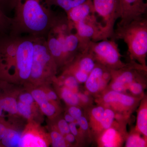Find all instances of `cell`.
<instances>
[{"label":"cell","mask_w":147,"mask_h":147,"mask_svg":"<svg viewBox=\"0 0 147 147\" xmlns=\"http://www.w3.org/2000/svg\"><path fill=\"white\" fill-rule=\"evenodd\" d=\"M80 100V104L83 105H87L90 103V98L86 94L77 93Z\"/></svg>","instance_id":"33"},{"label":"cell","mask_w":147,"mask_h":147,"mask_svg":"<svg viewBox=\"0 0 147 147\" xmlns=\"http://www.w3.org/2000/svg\"><path fill=\"white\" fill-rule=\"evenodd\" d=\"M136 130L147 138V103L146 98L143 99L138 110Z\"/></svg>","instance_id":"12"},{"label":"cell","mask_w":147,"mask_h":147,"mask_svg":"<svg viewBox=\"0 0 147 147\" xmlns=\"http://www.w3.org/2000/svg\"><path fill=\"white\" fill-rule=\"evenodd\" d=\"M83 132H87L90 130V125L86 117L82 116L76 121Z\"/></svg>","instance_id":"29"},{"label":"cell","mask_w":147,"mask_h":147,"mask_svg":"<svg viewBox=\"0 0 147 147\" xmlns=\"http://www.w3.org/2000/svg\"><path fill=\"white\" fill-rule=\"evenodd\" d=\"M45 39L57 67L67 65L88 46L79 38L66 14L62 13H57Z\"/></svg>","instance_id":"2"},{"label":"cell","mask_w":147,"mask_h":147,"mask_svg":"<svg viewBox=\"0 0 147 147\" xmlns=\"http://www.w3.org/2000/svg\"><path fill=\"white\" fill-rule=\"evenodd\" d=\"M115 115L116 113L113 109L105 108L102 119L93 133L97 137L103 131L110 128L115 122Z\"/></svg>","instance_id":"13"},{"label":"cell","mask_w":147,"mask_h":147,"mask_svg":"<svg viewBox=\"0 0 147 147\" xmlns=\"http://www.w3.org/2000/svg\"><path fill=\"white\" fill-rule=\"evenodd\" d=\"M96 15L103 26L106 39L114 40L115 24L120 17L118 0H92Z\"/></svg>","instance_id":"6"},{"label":"cell","mask_w":147,"mask_h":147,"mask_svg":"<svg viewBox=\"0 0 147 147\" xmlns=\"http://www.w3.org/2000/svg\"><path fill=\"white\" fill-rule=\"evenodd\" d=\"M48 0H15L9 34L46 38L57 13Z\"/></svg>","instance_id":"1"},{"label":"cell","mask_w":147,"mask_h":147,"mask_svg":"<svg viewBox=\"0 0 147 147\" xmlns=\"http://www.w3.org/2000/svg\"><path fill=\"white\" fill-rule=\"evenodd\" d=\"M57 67L47 47L45 38L36 37L30 78L36 80L56 72Z\"/></svg>","instance_id":"5"},{"label":"cell","mask_w":147,"mask_h":147,"mask_svg":"<svg viewBox=\"0 0 147 147\" xmlns=\"http://www.w3.org/2000/svg\"><path fill=\"white\" fill-rule=\"evenodd\" d=\"M7 129V127L6 126L5 124L4 123L3 121L0 120V142L5 134Z\"/></svg>","instance_id":"35"},{"label":"cell","mask_w":147,"mask_h":147,"mask_svg":"<svg viewBox=\"0 0 147 147\" xmlns=\"http://www.w3.org/2000/svg\"><path fill=\"white\" fill-rule=\"evenodd\" d=\"M19 100L20 101L26 104H29L31 105L33 103L34 99L31 94L26 93L23 94L19 96Z\"/></svg>","instance_id":"32"},{"label":"cell","mask_w":147,"mask_h":147,"mask_svg":"<svg viewBox=\"0 0 147 147\" xmlns=\"http://www.w3.org/2000/svg\"><path fill=\"white\" fill-rule=\"evenodd\" d=\"M77 123L76 121L69 123L70 132L75 137L78 136L79 134V131L77 128Z\"/></svg>","instance_id":"34"},{"label":"cell","mask_w":147,"mask_h":147,"mask_svg":"<svg viewBox=\"0 0 147 147\" xmlns=\"http://www.w3.org/2000/svg\"><path fill=\"white\" fill-rule=\"evenodd\" d=\"M21 137L17 131L7 128L1 143L4 146L18 147Z\"/></svg>","instance_id":"16"},{"label":"cell","mask_w":147,"mask_h":147,"mask_svg":"<svg viewBox=\"0 0 147 147\" xmlns=\"http://www.w3.org/2000/svg\"><path fill=\"white\" fill-rule=\"evenodd\" d=\"M64 74L63 83L65 87L68 88L74 92H78L79 83L76 78L70 74L64 72Z\"/></svg>","instance_id":"23"},{"label":"cell","mask_w":147,"mask_h":147,"mask_svg":"<svg viewBox=\"0 0 147 147\" xmlns=\"http://www.w3.org/2000/svg\"><path fill=\"white\" fill-rule=\"evenodd\" d=\"M58 127L60 133L63 136L70 132L69 123L64 119H62L59 121L58 123Z\"/></svg>","instance_id":"30"},{"label":"cell","mask_w":147,"mask_h":147,"mask_svg":"<svg viewBox=\"0 0 147 147\" xmlns=\"http://www.w3.org/2000/svg\"><path fill=\"white\" fill-rule=\"evenodd\" d=\"M117 27L114 40H123L128 47L131 61H137L147 68V19L146 16L134 20L125 26Z\"/></svg>","instance_id":"3"},{"label":"cell","mask_w":147,"mask_h":147,"mask_svg":"<svg viewBox=\"0 0 147 147\" xmlns=\"http://www.w3.org/2000/svg\"><path fill=\"white\" fill-rule=\"evenodd\" d=\"M15 1V0H0V9L7 16V13L13 11Z\"/></svg>","instance_id":"27"},{"label":"cell","mask_w":147,"mask_h":147,"mask_svg":"<svg viewBox=\"0 0 147 147\" xmlns=\"http://www.w3.org/2000/svg\"><path fill=\"white\" fill-rule=\"evenodd\" d=\"M65 139L67 143H70V144L74 143L76 141V137L71 133L66 134Z\"/></svg>","instance_id":"36"},{"label":"cell","mask_w":147,"mask_h":147,"mask_svg":"<svg viewBox=\"0 0 147 147\" xmlns=\"http://www.w3.org/2000/svg\"><path fill=\"white\" fill-rule=\"evenodd\" d=\"M1 34H0V35H1Z\"/></svg>","instance_id":"39"},{"label":"cell","mask_w":147,"mask_h":147,"mask_svg":"<svg viewBox=\"0 0 147 147\" xmlns=\"http://www.w3.org/2000/svg\"><path fill=\"white\" fill-rule=\"evenodd\" d=\"M50 5L59 7L63 9L65 13L73 7L81 4L86 0H48Z\"/></svg>","instance_id":"18"},{"label":"cell","mask_w":147,"mask_h":147,"mask_svg":"<svg viewBox=\"0 0 147 147\" xmlns=\"http://www.w3.org/2000/svg\"><path fill=\"white\" fill-rule=\"evenodd\" d=\"M88 49L97 63L110 70H118L130 64L122 61L118 45L115 40L104 39L100 42L90 41Z\"/></svg>","instance_id":"4"},{"label":"cell","mask_w":147,"mask_h":147,"mask_svg":"<svg viewBox=\"0 0 147 147\" xmlns=\"http://www.w3.org/2000/svg\"><path fill=\"white\" fill-rule=\"evenodd\" d=\"M111 79V70L97 63L85 82V87L91 94L100 95L106 90Z\"/></svg>","instance_id":"10"},{"label":"cell","mask_w":147,"mask_h":147,"mask_svg":"<svg viewBox=\"0 0 147 147\" xmlns=\"http://www.w3.org/2000/svg\"><path fill=\"white\" fill-rule=\"evenodd\" d=\"M47 94V99L49 100H55L57 99V96L55 92L50 91L48 92Z\"/></svg>","instance_id":"37"},{"label":"cell","mask_w":147,"mask_h":147,"mask_svg":"<svg viewBox=\"0 0 147 147\" xmlns=\"http://www.w3.org/2000/svg\"><path fill=\"white\" fill-rule=\"evenodd\" d=\"M42 113L50 117L55 115L56 112V108L55 105L50 103L49 101L39 105Z\"/></svg>","instance_id":"28"},{"label":"cell","mask_w":147,"mask_h":147,"mask_svg":"<svg viewBox=\"0 0 147 147\" xmlns=\"http://www.w3.org/2000/svg\"><path fill=\"white\" fill-rule=\"evenodd\" d=\"M61 96L64 101L70 106H77L80 104L77 93L74 92L66 87H64L62 89Z\"/></svg>","instance_id":"20"},{"label":"cell","mask_w":147,"mask_h":147,"mask_svg":"<svg viewBox=\"0 0 147 147\" xmlns=\"http://www.w3.org/2000/svg\"><path fill=\"white\" fill-rule=\"evenodd\" d=\"M64 119L68 123H70L73 122L75 121L76 120L74 119L73 117H71L69 114H66L65 116Z\"/></svg>","instance_id":"38"},{"label":"cell","mask_w":147,"mask_h":147,"mask_svg":"<svg viewBox=\"0 0 147 147\" xmlns=\"http://www.w3.org/2000/svg\"><path fill=\"white\" fill-rule=\"evenodd\" d=\"M11 24V18L0 9V34H9L10 32Z\"/></svg>","instance_id":"22"},{"label":"cell","mask_w":147,"mask_h":147,"mask_svg":"<svg viewBox=\"0 0 147 147\" xmlns=\"http://www.w3.org/2000/svg\"><path fill=\"white\" fill-rule=\"evenodd\" d=\"M145 76H142L135 80L129 86L127 90H129L133 96L137 97L142 95L144 88V87L142 83H143L144 80Z\"/></svg>","instance_id":"21"},{"label":"cell","mask_w":147,"mask_h":147,"mask_svg":"<svg viewBox=\"0 0 147 147\" xmlns=\"http://www.w3.org/2000/svg\"><path fill=\"white\" fill-rule=\"evenodd\" d=\"M71 24L78 36L85 45H88L90 41L96 42L106 39L103 26L95 11L80 17Z\"/></svg>","instance_id":"7"},{"label":"cell","mask_w":147,"mask_h":147,"mask_svg":"<svg viewBox=\"0 0 147 147\" xmlns=\"http://www.w3.org/2000/svg\"><path fill=\"white\" fill-rule=\"evenodd\" d=\"M127 136L125 125L119 121H115L110 128L98 136L97 143L100 147H120Z\"/></svg>","instance_id":"11"},{"label":"cell","mask_w":147,"mask_h":147,"mask_svg":"<svg viewBox=\"0 0 147 147\" xmlns=\"http://www.w3.org/2000/svg\"><path fill=\"white\" fill-rule=\"evenodd\" d=\"M47 144L45 140L39 135L28 132L21 136L18 147H45Z\"/></svg>","instance_id":"14"},{"label":"cell","mask_w":147,"mask_h":147,"mask_svg":"<svg viewBox=\"0 0 147 147\" xmlns=\"http://www.w3.org/2000/svg\"><path fill=\"white\" fill-rule=\"evenodd\" d=\"M18 113L26 119H30L32 115L31 105L19 101L17 102Z\"/></svg>","instance_id":"25"},{"label":"cell","mask_w":147,"mask_h":147,"mask_svg":"<svg viewBox=\"0 0 147 147\" xmlns=\"http://www.w3.org/2000/svg\"><path fill=\"white\" fill-rule=\"evenodd\" d=\"M140 133L136 131L127 136L125 146L127 147H145L147 146V138L140 136Z\"/></svg>","instance_id":"17"},{"label":"cell","mask_w":147,"mask_h":147,"mask_svg":"<svg viewBox=\"0 0 147 147\" xmlns=\"http://www.w3.org/2000/svg\"><path fill=\"white\" fill-rule=\"evenodd\" d=\"M52 146L54 147H65L67 146V142L62 134L58 131H54L50 134Z\"/></svg>","instance_id":"24"},{"label":"cell","mask_w":147,"mask_h":147,"mask_svg":"<svg viewBox=\"0 0 147 147\" xmlns=\"http://www.w3.org/2000/svg\"><path fill=\"white\" fill-rule=\"evenodd\" d=\"M118 3L121 21L117 26H125L146 15L147 4L144 0H118Z\"/></svg>","instance_id":"9"},{"label":"cell","mask_w":147,"mask_h":147,"mask_svg":"<svg viewBox=\"0 0 147 147\" xmlns=\"http://www.w3.org/2000/svg\"><path fill=\"white\" fill-rule=\"evenodd\" d=\"M31 94L34 100L38 105L49 101L47 99V94L45 92L41 90L36 89L33 90Z\"/></svg>","instance_id":"26"},{"label":"cell","mask_w":147,"mask_h":147,"mask_svg":"<svg viewBox=\"0 0 147 147\" xmlns=\"http://www.w3.org/2000/svg\"><path fill=\"white\" fill-rule=\"evenodd\" d=\"M105 107L100 105L92 108L89 113L88 123L90 127L92 129V132L94 131L102 119Z\"/></svg>","instance_id":"15"},{"label":"cell","mask_w":147,"mask_h":147,"mask_svg":"<svg viewBox=\"0 0 147 147\" xmlns=\"http://www.w3.org/2000/svg\"><path fill=\"white\" fill-rule=\"evenodd\" d=\"M141 98L112 90H105L98 100L100 105L113 109L126 117L136 108Z\"/></svg>","instance_id":"8"},{"label":"cell","mask_w":147,"mask_h":147,"mask_svg":"<svg viewBox=\"0 0 147 147\" xmlns=\"http://www.w3.org/2000/svg\"><path fill=\"white\" fill-rule=\"evenodd\" d=\"M4 113L10 115H15L18 113L17 102L14 98L1 95Z\"/></svg>","instance_id":"19"},{"label":"cell","mask_w":147,"mask_h":147,"mask_svg":"<svg viewBox=\"0 0 147 147\" xmlns=\"http://www.w3.org/2000/svg\"><path fill=\"white\" fill-rule=\"evenodd\" d=\"M68 113L76 121L83 116L82 110L77 106H71L69 109Z\"/></svg>","instance_id":"31"}]
</instances>
